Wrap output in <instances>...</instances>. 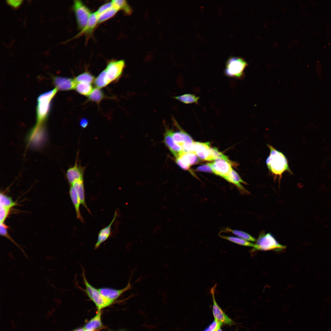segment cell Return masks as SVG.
Returning a JSON list of instances; mask_svg holds the SVG:
<instances>
[{
    "instance_id": "1",
    "label": "cell",
    "mask_w": 331,
    "mask_h": 331,
    "mask_svg": "<svg viewBox=\"0 0 331 331\" xmlns=\"http://www.w3.org/2000/svg\"><path fill=\"white\" fill-rule=\"evenodd\" d=\"M267 146L269 150L270 153L266 160V165L275 179L278 177L280 181L285 172H287L291 174L292 172L285 155L272 146L268 144Z\"/></svg>"
},
{
    "instance_id": "2",
    "label": "cell",
    "mask_w": 331,
    "mask_h": 331,
    "mask_svg": "<svg viewBox=\"0 0 331 331\" xmlns=\"http://www.w3.org/2000/svg\"><path fill=\"white\" fill-rule=\"evenodd\" d=\"M57 91L55 88L41 94L37 98L36 124H44L46 120L50 110L52 100Z\"/></svg>"
},
{
    "instance_id": "3",
    "label": "cell",
    "mask_w": 331,
    "mask_h": 331,
    "mask_svg": "<svg viewBox=\"0 0 331 331\" xmlns=\"http://www.w3.org/2000/svg\"><path fill=\"white\" fill-rule=\"evenodd\" d=\"M253 249L255 251H282L286 247L279 243L270 233H262L259 235Z\"/></svg>"
},
{
    "instance_id": "4",
    "label": "cell",
    "mask_w": 331,
    "mask_h": 331,
    "mask_svg": "<svg viewBox=\"0 0 331 331\" xmlns=\"http://www.w3.org/2000/svg\"><path fill=\"white\" fill-rule=\"evenodd\" d=\"M247 66V63L243 58L230 56L226 62L224 73L228 77L240 78L243 75Z\"/></svg>"
},
{
    "instance_id": "5",
    "label": "cell",
    "mask_w": 331,
    "mask_h": 331,
    "mask_svg": "<svg viewBox=\"0 0 331 331\" xmlns=\"http://www.w3.org/2000/svg\"><path fill=\"white\" fill-rule=\"evenodd\" d=\"M83 277L85 287V292L97 307L98 310L108 306L113 302L104 297L98 289L92 286L87 281L85 273H83Z\"/></svg>"
},
{
    "instance_id": "6",
    "label": "cell",
    "mask_w": 331,
    "mask_h": 331,
    "mask_svg": "<svg viewBox=\"0 0 331 331\" xmlns=\"http://www.w3.org/2000/svg\"><path fill=\"white\" fill-rule=\"evenodd\" d=\"M78 28L81 30L86 25L92 13L82 1L74 0L73 6Z\"/></svg>"
},
{
    "instance_id": "7",
    "label": "cell",
    "mask_w": 331,
    "mask_h": 331,
    "mask_svg": "<svg viewBox=\"0 0 331 331\" xmlns=\"http://www.w3.org/2000/svg\"><path fill=\"white\" fill-rule=\"evenodd\" d=\"M125 67V62L123 60H112L108 63L105 70L110 82L120 78Z\"/></svg>"
},
{
    "instance_id": "8",
    "label": "cell",
    "mask_w": 331,
    "mask_h": 331,
    "mask_svg": "<svg viewBox=\"0 0 331 331\" xmlns=\"http://www.w3.org/2000/svg\"><path fill=\"white\" fill-rule=\"evenodd\" d=\"M208 164L211 168L213 173L224 178L232 170L231 166L233 164L236 165L232 162L221 158L216 159L214 162Z\"/></svg>"
},
{
    "instance_id": "9",
    "label": "cell",
    "mask_w": 331,
    "mask_h": 331,
    "mask_svg": "<svg viewBox=\"0 0 331 331\" xmlns=\"http://www.w3.org/2000/svg\"><path fill=\"white\" fill-rule=\"evenodd\" d=\"M78 152L74 165L67 171L66 177L70 185L77 181L83 180L86 167L82 166L78 163Z\"/></svg>"
},
{
    "instance_id": "10",
    "label": "cell",
    "mask_w": 331,
    "mask_h": 331,
    "mask_svg": "<svg viewBox=\"0 0 331 331\" xmlns=\"http://www.w3.org/2000/svg\"><path fill=\"white\" fill-rule=\"evenodd\" d=\"M46 135V131L44 124H36L31 129L27 136V142L29 145L36 146V144L41 143L44 141Z\"/></svg>"
},
{
    "instance_id": "11",
    "label": "cell",
    "mask_w": 331,
    "mask_h": 331,
    "mask_svg": "<svg viewBox=\"0 0 331 331\" xmlns=\"http://www.w3.org/2000/svg\"><path fill=\"white\" fill-rule=\"evenodd\" d=\"M216 286L217 284H215L210 290L213 302V314L215 319L222 324L233 325L234 323L233 320L223 312L215 300V294Z\"/></svg>"
},
{
    "instance_id": "12",
    "label": "cell",
    "mask_w": 331,
    "mask_h": 331,
    "mask_svg": "<svg viewBox=\"0 0 331 331\" xmlns=\"http://www.w3.org/2000/svg\"><path fill=\"white\" fill-rule=\"evenodd\" d=\"M130 277L128 283L125 287L121 289L104 287L98 289L101 294L105 298L113 302L122 294L131 288Z\"/></svg>"
},
{
    "instance_id": "13",
    "label": "cell",
    "mask_w": 331,
    "mask_h": 331,
    "mask_svg": "<svg viewBox=\"0 0 331 331\" xmlns=\"http://www.w3.org/2000/svg\"><path fill=\"white\" fill-rule=\"evenodd\" d=\"M54 85L57 90L68 91L75 88L76 83L71 78L60 76H54L52 78Z\"/></svg>"
},
{
    "instance_id": "14",
    "label": "cell",
    "mask_w": 331,
    "mask_h": 331,
    "mask_svg": "<svg viewBox=\"0 0 331 331\" xmlns=\"http://www.w3.org/2000/svg\"><path fill=\"white\" fill-rule=\"evenodd\" d=\"M164 142L174 156L177 158L183 152L182 147L173 140L171 135V130L167 129L164 134Z\"/></svg>"
},
{
    "instance_id": "15",
    "label": "cell",
    "mask_w": 331,
    "mask_h": 331,
    "mask_svg": "<svg viewBox=\"0 0 331 331\" xmlns=\"http://www.w3.org/2000/svg\"><path fill=\"white\" fill-rule=\"evenodd\" d=\"M195 154L200 159L211 161V147L209 142H194Z\"/></svg>"
},
{
    "instance_id": "16",
    "label": "cell",
    "mask_w": 331,
    "mask_h": 331,
    "mask_svg": "<svg viewBox=\"0 0 331 331\" xmlns=\"http://www.w3.org/2000/svg\"><path fill=\"white\" fill-rule=\"evenodd\" d=\"M98 24V15L95 12L92 13L85 27L72 39L78 38L83 35L86 36L90 35Z\"/></svg>"
},
{
    "instance_id": "17",
    "label": "cell",
    "mask_w": 331,
    "mask_h": 331,
    "mask_svg": "<svg viewBox=\"0 0 331 331\" xmlns=\"http://www.w3.org/2000/svg\"><path fill=\"white\" fill-rule=\"evenodd\" d=\"M224 179L228 182L234 185L241 193L246 195L250 194L249 192L245 189L241 184V183L247 184V183L244 181L237 173L233 169Z\"/></svg>"
},
{
    "instance_id": "18",
    "label": "cell",
    "mask_w": 331,
    "mask_h": 331,
    "mask_svg": "<svg viewBox=\"0 0 331 331\" xmlns=\"http://www.w3.org/2000/svg\"><path fill=\"white\" fill-rule=\"evenodd\" d=\"M117 215V211H115L111 223L108 225L102 228L98 234L97 242L94 246L95 249L98 248L103 242L107 240L110 236L111 234L112 226L116 220Z\"/></svg>"
},
{
    "instance_id": "19",
    "label": "cell",
    "mask_w": 331,
    "mask_h": 331,
    "mask_svg": "<svg viewBox=\"0 0 331 331\" xmlns=\"http://www.w3.org/2000/svg\"><path fill=\"white\" fill-rule=\"evenodd\" d=\"M69 193L75 208L76 218L82 222L83 223L84 221V219L81 215L80 210V206L81 204L80 201L76 191L72 186H70Z\"/></svg>"
},
{
    "instance_id": "20",
    "label": "cell",
    "mask_w": 331,
    "mask_h": 331,
    "mask_svg": "<svg viewBox=\"0 0 331 331\" xmlns=\"http://www.w3.org/2000/svg\"><path fill=\"white\" fill-rule=\"evenodd\" d=\"M76 191L80 201L81 204L85 207L89 213H91L86 202L84 181L80 180L77 181L72 185Z\"/></svg>"
},
{
    "instance_id": "21",
    "label": "cell",
    "mask_w": 331,
    "mask_h": 331,
    "mask_svg": "<svg viewBox=\"0 0 331 331\" xmlns=\"http://www.w3.org/2000/svg\"><path fill=\"white\" fill-rule=\"evenodd\" d=\"M180 129V131L176 132L173 131L171 130L172 138L181 147L185 142L193 141L191 137L182 130L181 127Z\"/></svg>"
},
{
    "instance_id": "22",
    "label": "cell",
    "mask_w": 331,
    "mask_h": 331,
    "mask_svg": "<svg viewBox=\"0 0 331 331\" xmlns=\"http://www.w3.org/2000/svg\"><path fill=\"white\" fill-rule=\"evenodd\" d=\"M100 310H98V312L95 316L86 325L84 328L85 329L90 331H94L102 327L101 312Z\"/></svg>"
},
{
    "instance_id": "23",
    "label": "cell",
    "mask_w": 331,
    "mask_h": 331,
    "mask_svg": "<svg viewBox=\"0 0 331 331\" xmlns=\"http://www.w3.org/2000/svg\"><path fill=\"white\" fill-rule=\"evenodd\" d=\"M174 98L175 99L186 104L193 103L197 104L200 99L199 97H197L194 94L191 93L185 94L174 97Z\"/></svg>"
},
{
    "instance_id": "24",
    "label": "cell",
    "mask_w": 331,
    "mask_h": 331,
    "mask_svg": "<svg viewBox=\"0 0 331 331\" xmlns=\"http://www.w3.org/2000/svg\"><path fill=\"white\" fill-rule=\"evenodd\" d=\"M178 157L181 158L184 164L189 167L197 163L199 161L197 156L193 153L183 152Z\"/></svg>"
},
{
    "instance_id": "25",
    "label": "cell",
    "mask_w": 331,
    "mask_h": 331,
    "mask_svg": "<svg viewBox=\"0 0 331 331\" xmlns=\"http://www.w3.org/2000/svg\"><path fill=\"white\" fill-rule=\"evenodd\" d=\"M113 6L119 11H123L126 14L130 15L132 10L127 1L124 0H113L112 1Z\"/></svg>"
},
{
    "instance_id": "26",
    "label": "cell",
    "mask_w": 331,
    "mask_h": 331,
    "mask_svg": "<svg viewBox=\"0 0 331 331\" xmlns=\"http://www.w3.org/2000/svg\"><path fill=\"white\" fill-rule=\"evenodd\" d=\"M119 10L114 6L98 15V24L102 23L111 18Z\"/></svg>"
},
{
    "instance_id": "27",
    "label": "cell",
    "mask_w": 331,
    "mask_h": 331,
    "mask_svg": "<svg viewBox=\"0 0 331 331\" xmlns=\"http://www.w3.org/2000/svg\"><path fill=\"white\" fill-rule=\"evenodd\" d=\"M94 83L97 87L100 89L106 86L110 83L105 69L96 78Z\"/></svg>"
},
{
    "instance_id": "28",
    "label": "cell",
    "mask_w": 331,
    "mask_h": 331,
    "mask_svg": "<svg viewBox=\"0 0 331 331\" xmlns=\"http://www.w3.org/2000/svg\"><path fill=\"white\" fill-rule=\"evenodd\" d=\"M75 88L78 93L86 96H89L93 90L92 85L86 83H78Z\"/></svg>"
},
{
    "instance_id": "29",
    "label": "cell",
    "mask_w": 331,
    "mask_h": 331,
    "mask_svg": "<svg viewBox=\"0 0 331 331\" xmlns=\"http://www.w3.org/2000/svg\"><path fill=\"white\" fill-rule=\"evenodd\" d=\"M219 236L222 238L240 245L253 247L254 246L255 244L238 237L222 235H219Z\"/></svg>"
},
{
    "instance_id": "30",
    "label": "cell",
    "mask_w": 331,
    "mask_h": 331,
    "mask_svg": "<svg viewBox=\"0 0 331 331\" xmlns=\"http://www.w3.org/2000/svg\"><path fill=\"white\" fill-rule=\"evenodd\" d=\"M88 96L89 100L97 104L100 103L105 97L103 91L98 88L94 89Z\"/></svg>"
},
{
    "instance_id": "31",
    "label": "cell",
    "mask_w": 331,
    "mask_h": 331,
    "mask_svg": "<svg viewBox=\"0 0 331 331\" xmlns=\"http://www.w3.org/2000/svg\"><path fill=\"white\" fill-rule=\"evenodd\" d=\"M226 230L231 233L238 237L244 240L252 242H255L256 240L253 236L248 233L243 231L227 228Z\"/></svg>"
},
{
    "instance_id": "32",
    "label": "cell",
    "mask_w": 331,
    "mask_h": 331,
    "mask_svg": "<svg viewBox=\"0 0 331 331\" xmlns=\"http://www.w3.org/2000/svg\"><path fill=\"white\" fill-rule=\"evenodd\" d=\"M74 80L76 83L83 82L90 84L94 80V77L90 73L86 72L78 76Z\"/></svg>"
},
{
    "instance_id": "33",
    "label": "cell",
    "mask_w": 331,
    "mask_h": 331,
    "mask_svg": "<svg viewBox=\"0 0 331 331\" xmlns=\"http://www.w3.org/2000/svg\"><path fill=\"white\" fill-rule=\"evenodd\" d=\"M8 228V226L4 223H0V233L1 236L5 237L7 238L10 241L12 242L17 246L21 250L25 257L27 258V255L26 254L24 250L21 247L20 245L17 243L12 238L9 234L7 230Z\"/></svg>"
},
{
    "instance_id": "34",
    "label": "cell",
    "mask_w": 331,
    "mask_h": 331,
    "mask_svg": "<svg viewBox=\"0 0 331 331\" xmlns=\"http://www.w3.org/2000/svg\"><path fill=\"white\" fill-rule=\"evenodd\" d=\"M0 204L1 206L10 208L17 205L11 197L1 192L0 194Z\"/></svg>"
},
{
    "instance_id": "35",
    "label": "cell",
    "mask_w": 331,
    "mask_h": 331,
    "mask_svg": "<svg viewBox=\"0 0 331 331\" xmlns=\"http://www.w3.org/2000/svg\"><path fill=\"white\" fill-rule=\"evenodd\" d=\"M194 141L184 143L181 146L183 151L184 153L195 154L194 150Z\"/></svg>"
},
{
    "instance_id": "36",
    "label": "cell",
    "mask_w": 331,
    "mask_h": 331,
    "mask_svg": "<svg viewBox=\"0 0 331 331\" xmlns=\"http://www.w3.org/2000/svg\"><path fill=\"white\" fill-rule=\"evenodd\" d=\"M11 209L0 206V223H4L5 221L8 217Z\"/></svg>"
},
{
    "instance_id": "37",
    "label": "cell",
    "mask_w": 331,
    "mask_h": 331,
    "mask_svg": "<svg viewBox=\"0 0 331 331\" xmlns=\"http://www.w3.org/2000/svg\"><path fill=\"white\" fill-rule=\"evenodd\" d=\"M113 6L112 1L107 2L101 6L96 12L98 15Z\"/></svg>"
},
{
    "instance_id": "38",
    "label": "cell",
    "mask_w": 331,
    "mask_h": 331,
    "mask_svg": "<svg viewBox=\"0 0 331 331\" xmlns=\"http://www.w3.org/2000/svg\"><path fill=\"white\" fill-rule=\"evenodd\" d=\"M222 324L221 323L215 319L212 323L204 331H215L219 326H221Z\"/></svg>"
},
{
    "instance_id": "39",
    "label": "cell",
    "mask_w": 331,
    "mask_h": 331,
    "mask_svg": "<svg viewBox=\"0 0 331 331\" xmlns=\"http://www.w3.org/2000/svg\"><path fill=\"white\" fill-rule=\"evenodd\" d=\"M198 171L205 172L209 173L213 172L212 169L208 164L204 165L198 166L196 168Z\"/></svg>"
},
{
    "instance_id": "40",
    "label": "cell",
    "mask_w": 331,
    "mask_h": 331,
    "mask_svg": "<svg viewBox=\"0 0 331 331\" xmlns=\"http://www.w3.org/2000/svg\"><path fill=\"white\" fill-rule=\"evenodd\" d=\"M176 162L177 165L182 169L188 170L189 169L190 167L184 164L179 157L176 158Z\"/></svg>"
},
{
    "instance_id": "41",
    "label": "cell",
    "mask_w": 331,
    "mask_h": 331,
    "mask_svg": "<svg viewBox=\"0 0 331 331\" xmlns=\"http://www.w3.org/2000/svg\"><path fill=\"white\" fill-rule=\"evenodd\" d=\"M22 0H8L7 1L8 3L14 8L18 7L21 4Z\"/></svg>"
},
{
    "instance_id": "42",
    "label": "cell",
    "mask_w": 331,
    "mask_h": 331,
    "mask_svg": "<svg viewBox=\"0 0 331 331\" xmlns=\"http://www.w3.org/2000/svg\"><path fill=\"white\" fill-rule=\"evenodd\" d=\"M88 120L87 119L83 118L80 120L79 124L81 127L85 128L88 126Z\"/></svg>"
},
{
    "instance_id": "43",
    "label": "cell",
    "mask_w": 331,
    "mask_h": 331,
    "mask_svg": "<svg viewBox=\"0 0 331 331\" xmlns=\"http://www.w3.org/2000/svg\"><path fill=\"white\" fill-rule=\"evenodd\" d=\"M221 326H219L217 329L216 331H223L220 328Z\"/></svg>"
},
{
    "instance_id": "44",
    "label": "cell",
    "mask_w": 331,
    "mask_h": 331,
    "mask_svg": "<svg viewBox=\"0 0 331 331\" xmlns=\"http://www.w3.org/2000/svg\"><path fill=\"white\" fill-rule=\"evenodd\" d=\"M83 331H88V330H86V329H84V330H83Z\"/></svg>"
},
{
    "instance_id": "45",
    "label": "cell",
    "mask_w": 331,
    "mask_h": 331,
    "mask_svg": "<svg viewBox=\"0 0 331 331\" xmlns=\"http://www.w3.org/2000/svg\"><path fill=\"white\" fill-rule=\"evenodd\" d=\"M216 330H215V331H216Z\"/></svg>"
},
{
    "instance_id": "46",
    "label": "cell",
    "mask_w": 331,
    "mask_h": 331,
    "mask_svg": "<svg viewBox=\"0 0 331 331\" xmlns=\"http://www.w3.org/2000/svg\"></svg>"
}]
</instances>
